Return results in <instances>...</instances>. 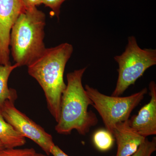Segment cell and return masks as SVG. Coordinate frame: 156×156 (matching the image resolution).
<instances>
[{
  "mask_svg": "<svg viewBox=\"0 0 156 156\" xmlns=\"http://www.w3.org/2000/svg\"><path fill=\"white\" fill-rule=\"evenodd\" d=\"M36 152L33 148H5L0 151V156H35Z\"/></svg>",
  "mask_w": 156,
  "mask_h": 156,
  "instance_id": "5bb4252c",
  "label": "cell"
},
{
  "mask_svg": "<svg viewBox=\"0 0 156 156\" xmlns=\"http://www.w3.org/2000/svg\"><path fill=\"white\" fill-rule=\"evenodd\" d=\"M73 51V46L67 43L46 48L27 66L29 74L37 81L44 92L48 109L56 122L60 115L62 96L66 87L63 79L65 69Z\"/></svg>",
  "mask_w": 156,
  "mask_h": 156,
  "instance_id": "6da1fadb",
  "label": "cell"
},
{
  "mask_svg": "<svg viewBox=\"0 0 156 156\" xmlns=\"http://www.w3.org/2000/svg\"><path fill=\"white\" fill-rule=\"evenodd\" d=\"M0 142L6 149L22 146L26 143L22 136L3 118L0 111Z\"/></svg>",
  "mask_w": 156,
  "mask_h": 156,
  "instance_id": "30bf717a",
  "label": "cell"
},
{
  "mask_svg": "<svg viewBox=\"0 0 156 156\" xmlns=\"http://www.w3.org/2000/svg\"><path fill=\"white\" fill-rule=\"evenodd\" d=\"M4 149H5V148H4V146H3V145L0 142V151Z\"/></svg>",
  "mask_w": 156,
  "mask_h": 156,
  "instance_id": "d6986e66",
  "label": "cell"
},
{
  "mask_svg": "<svg viewBox=\"0 0 156 156\" xmlns=\"http://www.w3.org/2000/svg\"><path fill=\"white\" fill-rule=\"evenodd\" d=\"M24 9L21 0H0V64L10 62L11 29Z\"/></svg>",
  "mask_w": 156,
  "mask_h": 156,
  "instance_id": "52a82bcc",
  "label": "cell"
},
{
  "mask_svg": "<svg viewBox=\"0 0 156 156\" xmlns=\"http://www.w3.org/2000/svg\"><path fill=\"white\" fill-rule=\"evenodd\" d=\"M49 155H45L44 154H41V153H37L35 155V156H49Z\"/></svg>",
  "mask_w": 156,
  "mask_h": 156,
  "instance_id": "ac0fdd59",
  "label": "cell"
},
{
  "mask_svg": "<svg viewBox=\"0 0 156 156\" xmlns=\"http://www.w3.org/2000/svg\"><path fill=\"white\" fill-rule=\"evenodd\" d=\"M67 0H42V4L50 8L53 14L58 18L62 5Z\"/></svg>",
  "mask_w": 156,
  "mask_h": 156,
  "instance_id": "9a60e30c",
  "label": "cell"
},
{
  "mask_svg": "<svg viewBox=\"0 0 156 156\" xmlns=\"http://www.w3.org/2000/svg\"><path fill=\"white\" fill-rule=\"evenodd\" d=\"M24 9L33 8L42 4V0H21Z\"/></svg>",
  "mask_w": 156,
  "mask_h": 156,
  "instance_id": "2e32d148",
  "label": "cell"
},
{
  "mask_svg": "<svg viewBox=\"0 0 156 156\" xmlns=\"http://www.w3.org/2000/svg\"><path fill=\"white\" fill-rule=\"evenodd\" d=\"M19 67L18 64L13 65L0 64V108L6 101L15 102L17 98V92L15 89H9L8 81L10 75L13 70Z\"/></svg>",
  "mask_w": 156,
  "mask_h": 156,
  "instance_id": "8fae6325",
  "label": "cell"
},
{
  "mask_svg": "<svg viewBox=\"0 0 156 156\" xmlns=\"http://www.w3.org/2000/svg\"><path fill=\"white\" fill-rule=\"evenodd\" d=\"M156 151V137L151 140L146 138L145 141L140 146L137 150L131 156H151Z\"/></svg>",
  "mask_w": 156,
  "mask_h": 156,
  "instance_id": "4fadbf2b",
  "label": "cell"
},
{
  "mask_svg": "<svg viewBox=\"0 0 156 156\" xmlns=\"http://www.w3.org/2000/svg\"><path fill=\"white\" fill-rule=\"evenodd\" d=\"M87 69L75 70L66 76L67 84L62 96L60 115L55 128L58 134L68 135L76 130L84 136L98 123L95 113L88 109L93 103L82 83Z\"/></svg>",
  "mask_w": 156,
  "mask_h": 156,
  "instance_id": "7a4b0ae2",
  "label": "cell"
},
{
  "mask_svg": "<svg viewBox=\"0 0 156 156\" xmlns=\"http://www.w3.org/2000/svg\"><path fill=\"white\" fill-rule=\"evenodd\" d=\"M128 120L116 124L113 129L112 133L116 141L117 151L112 156H131L146 139L129 126Z\"/></svg>",
  "mask_w": 156,
  "mask_h": 156,
  "instance_id": "9c48e42d",
  "label": "cell"
},
{
  "mask_svg": "<svg viewBox=\"0 0 156 156\" xmlns=\"http://www.w3.org/2000/svg\"><path fill=\"white\" fill-rule=\"evenodd\" d=\"M128 41L125 51L121 55L114 57L115 61L119 65V76L112 96L122 95L148 69L156 64V49H142L134 36L129 37Z\"/></svg>",
  "mask_w": 156,
  "mask_h": 156,
  "instance_id": "277c9868",
  "label": "cell"
},
{
  "mask_svg": "<svg viewBox=\"0 0 156 156\" xmlns=\"http://www.w3.org/2000/svg\"><path fill=\"white\" fill-rule=\"evenodd\" d=\"M46 16L37 7L24 9L11 29L10 53L15 63L28 66L44 52Z\"/></svg>",
  "mask_w": 156,
  "mask_h": 156,
  "instance_id": "3957f363",
  "label": "cell"
},
{
  "mask_svg": "<svg viewBox=\"0 0 156 156\" xmlns=\"http://www.w3.org/2000/svg\"><path fill=\"white\" fill-rule=\"evenodd\" d=\"M50 154L53 156H69L62 150L58 146L55 145V144L51 148Z\"/></svg>",
  "mask_w": 156,
  "mask_h": 156,
  "instance_id": "e0dca14e",
  "label": "cell"
},
{
  "mask_svg": "<svg viewBox=\"0 0 156 156\" xmlns=\"http://www.w3.org/2000/svg\"><path fill=\"white\" fill-rule=\"evenodd\" d=\"M14 102L6 101L0 108L3 118L24 137L37 144L48 155L54 143L51 134L17 109Z\"/></svg>",
  "mask_w": 156,
  "mask_h": 156,
  "instance_id": "8992f818",
  "label": "cell"
},
{
  "mask_svg": "<svg viewBox=\"0 0 156 156\" xmlns=\"http://www.w3.org/2000/svg\"><path fill=\"white\" fill-rule=\"evenodd\" d=\"M113 135L108 130L100 129L94 133L93 142L95 147L101 152H105L110 150L114 143Z\"/></svg>",
  "mask_w": 156,
  "mask_h": 156,
  "instance_id": "7c38bea8",
  "label": "cell"
},
{
  "mask_svg": "<svg viewBox=\"0 0 156 156\" xmlns=\"http://www.w3.org/2000/svg\"><path fill=\"white\" fill-rule=\"evenodd\" d=\"M149 102L140 110L138 114L128 119V125L139 135L147 138L156 134V84L151 81L149 85Z\"/></svg>",
  "mask_w": 156,
  "mask_h": 156,
  "instance_id": "ba28073f",
  "label": "cell"
},
{
  "mask_svg": "<svg viewBox=\"0 0 156 156\" xmlns=\"http://www.w3.org/2000/svg\"><path fill=\"white\" fill-rule=\"evenodd\" d=\"M85 89L92 101V106L100 115L106 129L111 133L116 124L129 119L132 111L147 92L144 88L129 96L120 97L105 95L88 85H86Z\"/></svg>",
  "mask_w": 156,
  "mask_h": 156,
  "instance_id": "5b68a950",
  "label": "cell"
}]
</instances>
